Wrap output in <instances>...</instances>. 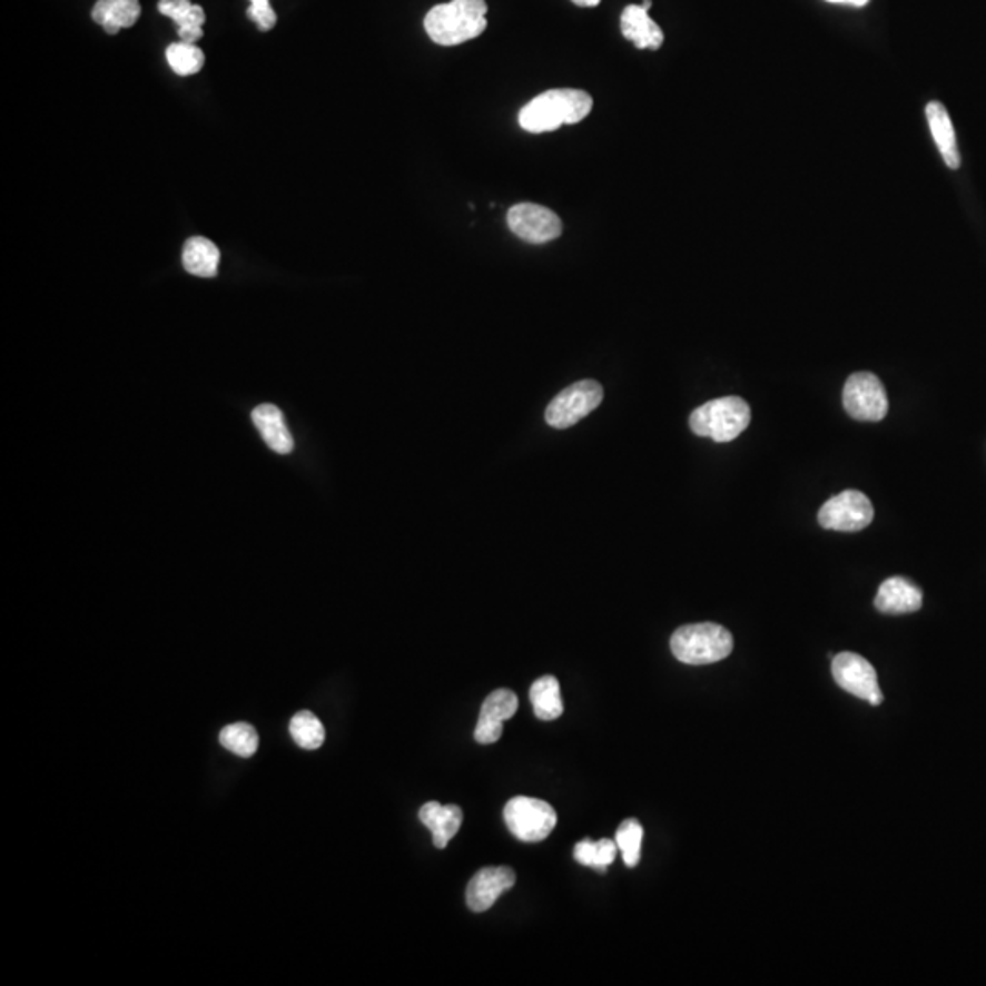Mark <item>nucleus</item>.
<instances>
[{"instance_id":"obj_1","label":"nucleus","mask_w":986,"mask_h":986,"mask_svg":"<svg viewBox=\"0 0 986 986\" xmlns=\"http://www.w3.org/2000/svg\"><path fill=\"white\" fill-rule=\"evenodd\" d=\"M592 110V97L581 90L560 88L535 97L519 112V125L526 132H552L563 125L583 121Z\"/></svg>"},{"instance_id":"obj_2","label":"nucleus","mask_w":986,"mask_h":986,"mask_svg":"<svg viewBox=\"0 0 986 986\" xmlns=\"http://www.w3.org/2000/svg\"><path fill=\"white\" fill-rule=\"evenodd\" d=\"M486 11L484 0H452L427 11L424 30L435 45L457 47L486 30Z\"/></svg>"},{"instance_id":"obj_3","label":"nucleus","mask_w":986,"mask_h":986,"mask_svg":"<svg viewBox=\"0 0 986 986\" xmlns=\"http://www.w3.org/2000/svg\"><path fill=\"white\" fill-rule=\"evenodd\" d=\"M671 651L678 661L687 665H709L731 654L732 635L717 623L680 627L672 634Z\"/></svg>"},{"instance_id":"obj_4","label":"nucleus","mask_w":986,"mask_h":986,"mask_svg":"<svg viewBox=\"0 0 986 986\" xmlns=\"http://www.w3.org/2000/svg\"><path fill=\"white\" fill-rule=\"evenodd\" d=\"M751 423V407L740 397L714 398L692 412L689 424L700 437L729 443L746 432Z\"/></svg>"},{"instance_id":"obj_5","label":"nucleus","mask_w":986,"mask_h":986,"mask_svg":"<svg viewBox=\"0 0 986 986\" xmlns=\"http://www.w3.org/2000/svg\"><path fill=\"white\" fill-rule=\"evenodd\" d=\"M504 822L523 842H541L558 824V815L550 803L530 797H515L504 806Z\"/></svg>"},{"instance_id":"obj_6","label":"nucleus","mask_w":986,"mask_h":986,"mask_svg":"<svg viewBox=\"0 0 986 986\" xmlns=\"http://www.w3.org/2000/svg\"><path fill=\"white\" fill-rule=\"evenodd\" d=\"M603 401V387L600 382L581 381L566 387L550 402L544 413L549 426L564 430L574 426L581 418L594 412Z\"/></svg>"},{"instance_id":"obj_7","label":"nucleus","mask_w":986,"mask_h":986,"mask_svg":"<svg viewBox=\"0 0 986 986\" xmlns=\"http://www.w3.org/2000/svg\"><path fill=\"white\" fill-rule=\"evenodd\" d=\"M842 402L849 417L865 423H879L888 413V397L879 376L874 373H854L842 392Z\"/></svg>"},{"instance_id":"obj_8","label":"nucleus","mask_w":986,"mask_h":986,"mask_svg":"<svg viewBox=\"0 0 986 986\" xmlns=\"http://www.w3.org/2000/svg\"><path fill=\"white\" fill-rule=\"evenodd\" d=\"M871 521H874V504L865 493L857 490H846L835 495L828 503H824L819 512L820 526L837 532H860Z\"/></svg>"},{"instance_id":"obj_9","label":"nucleus","mask_w":986,"mask_h":986,"mask_svg":"<svg viewBox=\"0 0 986 986\" xmlns=\"http://www.w3.org/2000/svg\"><path fill=\"white\" fill-rule=\"evenodd\" d=\"M834 678L839 683L840 689H845L854 697L862 698L871 706H880L883 703V692L877 681V672L874 665L866 658L855 654V652H840L834 658L831 663Z\"/></svg>"},{"instance_id":"obj_10","label":"nucleus","mask_w":986,"mask_h":986,"mask_svg":"<svg viewBox=\"0 0 986 986\" xmlns=\"http://www.w3.org/2000/svg\"><path fill=\"white\" fill-rule=\"evenodd\" d=\"M509 227L515 236L529 244H549L560 238L563 221L554 210L535 204L514 205L509 210Z\"/></svg>"},{"instance_id":"obj_11","label":"nucleus","mask_w":986,"mask_h":986,"mask_svg":"<svg viewBox=\"0 0 986 986\" xmlns=\"http://www.w3.org/2000/svg\"><path fill=\"white\" fill-rule=\"evenodd\" d=\"M515 871L509 866L479 869L470 880L466 890V903L472 911H486L495 905V900L515 885Z\"/></svg>"},{"instance_id":"obj_12","label":"nucleus","mask_w":986,"mask_h":986,"mask_svg":"<svg viewBox=\"0 0 986 986\" xmlns=\"http://www.w3.org/2000/svg\"><path fill=\"white\" fill-rule=\"evenodd\" d=\"M923 607V592L906 578H890L875 595V609L883 614H910Z\"/></svg>"},{"instance_id":"obj_13","label":"nucleus","mask_w":986,"mask_h":986,"mask_svg":"<svg viewBox=\"0 0 986 986\" xmlns=\"http://www.w3.org/2000/svg\"><path fill=\"white\" fill-rule=\"evenodd\" d=\"M418 819L432 831L433 845L435 848L444 849L447 842L459 834V829L463 826V809L455 803L426 802L421 811Z\"/></svg>"},{"instance_id":"obj_14","label":"nucleus","mask_w":986,"mask_h":986,"mask_svg":"<svg viewBox=\"0 0 986 986\" xmlns=\"http://www.w3.org/2000/svg\"><path fill=\"white\" fill-rule=\"evenodd\" d=\"M621 31L640 50H658L663 45V31L643 6H627L621 13Z\"/></svg>"},{"instance_id":"obj_15","label":"nucleus","mask_w":986,"mask_h":986,"mask_svg":"<svg viewBox=\"0 0 986 986\" xmlns=\"http://www.w3.org/2000/svg\"><path fill=\"white\" fill-rule=\"evenodd\" d=\"M926 119H928L931 136L936 139L937 148H939L945 164L952 170H957L959 165H962V154H959V147H957L956 130H954V125H952V119L945 105H940L937 101L928 102L926 105Z\"/></svg>"},{"instance_id":"obj_16","label":"nucleus","mask_w":986,"mask_h":986,"mask_svg":"<svg viewBox=\"0 0 986 986\" xmlns=\"http://www.w3.org/2000/svg\"><path fill=\"white\" fill-rule=\"evenodd\" d=\"M158 10L178 24L179 41L196 45L204 37L207 17L201 6L190 0H159Z\"/></svg>"},{"instance_id":"obj_17","label":"nucleus","mask_w":986,"mask_h":986,"mask_svg":"<svg viewBox=\"0 0 986 986\" xmlns=\"http://www.w3.org/2000/svg\"><path fill=\"white\" fill-rule=\"evenodd\" d=\"M253 423L258 427L262 437L270 450L287 455L293 452L295 441L289 427L285 424L284 413L275 404H262L253 412Z\"/></svg>"},{"instance_id":"obj_18","label":"nucleus","mask_w":986,"mask_h":986,"mask_svg":"<svg viewBox=\"0 0 986 986\" xmlns=\"http://www.w3.org/2000/svg\"><path fill=\"white\" fill-rule=\"evenodd\" d=\"M141 16L139 0H97L92 19L108 36H118L121 28H132Z\"/></svg>"},{"instance_id":"obj_19","label":"nucleus","mask_w":986,"mask_h":986,"mask_svg":"<svg viewBox=\"0 0 986 986\" xmlns=\"http://www.w3.org/2000/svg\"><path fill=\"white\" fill-rule=\"evenodd\" d=\"M219 249L210 239L194 236L184 247V265L187 273L199 278H214L218 275Z\"/></svg>"},{"instance_id":"obj_20","label":"nucleus","mask_w":986,"mask_h":986,"mask_svg":"<svg viewBox=\"0 0 986 986\" xmlns=\"http://www.w3.org/2000/svg\"><path fill=\"white\" fill-rule=\"evenodd\" d=\"M530 702L534 707L535 717L541 720H555L563 714V700H561L560 681L554 677H543L534 681L530 689Z\"/></svg>"},{"instance_id":"obj_21","label":"nucleus","mask_w":986,"mask_h":986,"mask_svg":"<svg viewBox=\"0 0 986 986\" xmlns=\"http://www.w3.org/2000/svg\"><path fill=\"white\" fill-rule=\"evenodd\" d=\"M290 737L302 749H318L326 740V729L321 720L309 711H302L293 717L289 726Z\"/></svg>"},{"instance_id":"obj_22","label":"nucleus","mask_w":986,"mask_h":986,"mask_svg":"<svg viewBox=\"0 0 986 986\" xmlns=\"http://www.w3.org/2000/svg\"><path fill=\"white\" fill-rule=\"evenodd\" d=\"M167 61L174 73L181 77L196 76L205 65V53L196 45L179 41L167 48Z\"/></svg>"},{"instance_id":"obj_23","label":"nucleus","mask_w":986,"mask_h":986,"mask_svg":"<svg viewBox=\"0 0 986 986\" xmlns=\"http://www.w3.org/2000/svg\"><path fill=\"white\" fill-rule=\"evenodd\" d=\"M519 709V698L514 691L510 689H497L493 691L483 707H481V718L479 722L484 723H504L514 717Z\"/></svg>"},{"instance_id":"obj_24","label":"nucleus","mask_w":986,"mask_h":986,"mask_svg":"<svg viewBox=\"0 0 986 986\" xmlns=\"http://www.w3.org/2000/svg\"><path fill=\"white\" fill-rule=\"evenodd\" d=\"M219 742L227 751L249 758L258 751V732L249 723H233L221 731Z\"/></svg>"},{"instance_id":"obj_25","label":"nucleus","mask_w":986,"mask_h":986,"mask_svg":"<svg viewBox=\"0 0 986 986\" xmlns=\"http://www.w3.org/2000/svg\"><path fill=\"white\" fill-rule=\"evenodd\" d=\"M641 840H643V828L635 819L623 820L615 831V845L629 868H635L640 862Z\"/></svg>"},{"instance_id":"obj_26","label":"nucleus","mask_w":986,"mask_h":986,"mask_svg":"<svg viewBox=\"0 0 986 986\" xmlns=\"http://www.w3.org/2000/svg\"><path fill=\"white\" fill-rule=\"evenodd\" d=\"M250 6L247 10V17L250 21L258 26L259 31H270L276 26L278 17L275 10L270 8V0H249Z\"/></svg>"},{"instance_id":"obj_27","label":"nucleus","mask_w":986,"mask_h":986,"mask_svg":"<svg viewBox=\"0 0 986 986\" xmlns=\"http://www.w3.org/2000/svg\"><path fill=\"white\" fill-rule=\"evenodd\" d=\"M615 854H618V845H615V840H598V855H595L594 869H598L600 874H605L607 868L614 862Z\"/></svg>"},{"instance_id":"obj_28","label":"nucleus","mask_w":986,"mask_h":986,"mask_svg":"<svg viewBox=\"0 0 986 986\" xmlns=\"http://www.w3.org/2000/svg\"><path fill=\"white\" fill-rule=\"evenodd\" d=\"M828 2H834V4L857 6V8H860V6L868 4L869 0H828Z\"/></svg>"},{"instance_id":"obj_29","label":"nucleus","mask_w":986,"mask_h":986,"mask_svg":"<svg viewBox=\"0 0 986 986\" xmlns=\"http://www.w3.org/2000/svg\"><path fill=\"white\" fill-rule=\"evenodd\" d=\"M575 6H583V8H595V6L600 4L601 0H572Z\"/></svg>"},{"instance_id":"obj_30","label":"nucleus","mask_w":986,"mask_h":986,"mask_svg":"<svg viewBox=\"0 0 986 986\" xmlns=\"http://www.w3.org/2000/svg\"><path fill=\"white\" fill-rule=\"evenodd\" d=\"M641 6H643V8H645V10H651L652 0H643V4H641Z\"/></svg>"}]
</instances>
